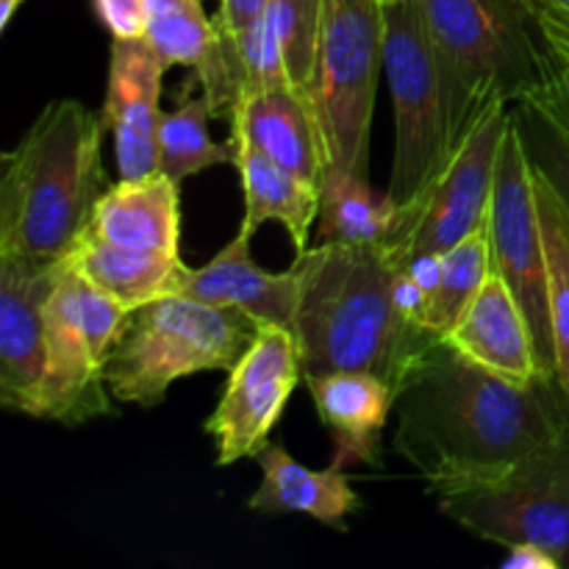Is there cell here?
Wrapping results in <instances>:
<instances>
[{
  "mask_svg": "<svg viewBox=\"0 0 569 569\" xmlns=\"http://www.w3.org/2000/svg\"><path fill=\"white\" fill-rule=\"evenodd\" d=\"M431 495L472 537L506 550L539 545L569 569V431L495 476Z\"/></svg>",
  "mask_w": 569,
  "mask_h": 569,
  "instance_id": "7",
  "label": "cell"
},
{
  "mask_svg": "<svg viewBox=\"0 0 569 569\" xmlns=\"http://www.w3.org/2000/svg\"><path fill=\"white\" fill-rule=\"evenodd\" d=\"M445 339L483 370L515 383L550 378L539 367L526 311L498 270H492L481 292L472 298V303Z\"/></svg>",
  "mask_w": 569,
  "mask_h": 569,
  "instance_id": "17",
  "label": "cell"
},
{
  "mask_svg": "<svg viewBox=\"0 0 569 569\" xmlns=\"http://www.w3.org/2000/svg\"><path fill=\"white\" fill-rule=\"evenodd\" d=\"M442 81L450 148L500 103L533 98L556 72L537 33L506 0H417Z\"/></svg>",
  "mask_w": 569,
  "mask_h": 569,
  "instance_id": "4",
  "label": "cell"
},
{
  "mask_svg": "<svg viewBox=\"0 0 569 569\" xmlns=\"http://www.w3.org/2000/svg\"><path fill=\"white\" fill-rule=\"evenodd\" d=\"M322 426L331 431L337 467L381 465V437L395 409V387L367 370H333L306 376Z\"/></svg>",
  "mask_w": 569,
  "mask_h": 569,
  "instance_id": "16",
  "label": "cell"
},
{
  "mask_svg": "<svg viewBox=\"0 0 569 569\" xmlns=\"http://www.w3.org/2000/svg\"><path fill=\"white\" fill-rule=\"evenodd\" d=\"M87 233L120 248L181 256V183L161 170L120 178L98 200Z\"/></svg>",
  "mask_w": 569,
  "mask_h": 569,
  "instance_id": "20",
  "label": "cell"
},
{
  "mask_svg": "<svg viewBox=\"0 0 569 569\" xmlns=\"http://www.w3.org/2000/svg\"><path fill=\"white\" fill-rule=\"evenodd\" d=\"M503 569H561V565L539 545H515L503 559Z\"/></svg>",
  "mask_w": 569,
  "mask_h": 569,
  "instance_id": "34",
  "label": "cell"
},
{
  "mask_svg": "<svg viewBox=\"0 0 569 569\" xmlns=\"http://www.w3.org/2000/svg\"><path fill=\"white\" fill-rule=\"evenodd\" d=\"M228 120H231V137L244 139L289 172L322 187L326 150L309 98L295 92L292 87L259 89L242 94L233 103Z\"/></svg>",
  "mask_w": 569,
  "mask_h": 569,
  "instance_id": "18",
  "label": "cell"
},
{
  "mask_svg": "<svg viewBox=\"0 0 569 569\" xmlns=\"http://www.w3.org/2000/svg\"><path fill=\"white\" fill-rule=\"evenodd\" d=\"M106 126L81 100H53L14 150L3 153L0 256L61 261L92 222L111 187L103 167Z\"/></svg>",
  "mask_w": 569,
  "mask_h": 569,
  "instance_id": "3",
  "label": "cell"
},
{
  "mask_svg": "<svg viewBox=\"0 0 569 569\" xmlns=\"http://www.w3.org/2000/svg\"><path fill=\"white\" fill-rule=\"evenodd\" d=\"M422 203H398L376 192L365 176H328L320 200V242L350 248H383L398 264L409 261V244L422 217Z\"/></svg>",
  "mask_w": 569,
  "mask_h": 569,
  "instance_id": "19",
  "label": "cell"
},
{
  "mask_svg": "<svg viewBox=\"0 0 569 569\" xmlns=\"http://www.w3.org/2000/svg\"><path fill=\"white\" fill-rule=\"evenodd\" d=\"M489 239H492L495 270L503 276L520 300L531 326L537 359L545 376L556 378L553 331H550V289L548 256H545L542 220H539L533 167L526 153L517 122L511 117L495 176L492 203H489Z\"/></svg>",
  "mask_w": 569,
  "mask_h": 569,
  "instance_id": "10",
  "label": "cell"
},
{
  "mask_svg": "<svg viewBox=\"0 0 569 569\" xmlns=\"http://www.w3.org/2000/svg\"><path fill=\"white\" fill-rule=\"evenodd\" d=\"M378 3H392V0H378Z\"/></svg>",
  "mask_w": 569,
  "mask_h": 569,
  "instance_id": "36",
  "label": "cell"
},
{
  "mask_svg": "<svg viewBox=\"0 0 569 569\" xmlns=\"http://www.w3.org/2000/svg\"><path fill=\"white\" fill-rule=\"evenodd\" d=\"M131 309L106 295L64 261L44 309L42 417L76 428L94 417H114L106 365Z\"/></svg>",
  "mask_w": 569,
  "mask_h": 569,
  "instance_id": "8",
  "label": "cell"
},
{
  "mask_svg": "<svg viewBox=\"0 0 569 569\" xmlns=\"http://www.w3.org/2000/svg\"><path fill=\"white\" fill-rule=\"evenodd\" d=\"M509 122L511 106H495L456 148L442 176L426 194L420 226L409 244V259L422 253H445L487 222Z\"/></svg>",
  "mask_w": 569,
  "mask_h": 569,
  "instance_id": "13",
  "label": "cell"
},
{
  "mask_svg": "<svg viewBox=\"0 0 569 569\" xmlns=\"http://www.w3.org/2000/svg\"><path fill=\"white\" fill-rule=\"evenodd\" d=\"M64 259L0 256V406L42 417L44 309Z\"/></svg>",
  "mask_w": 569,
  "mask_h": 569,
  "instance_id": "12",
  "label": "cell"
},
{
  "mask_svg": "<svg viewBox=\"0 0 569 569\" xmlns=\"http://www.w3.org/2000/svg\"><path fill=\"white\" fill-rule=\"evenodd\" d=\"M211 117L203 92L187 98L176 111H164L159 126V170L176 183L209 170L214 164H233L231 144H217L209 137Z\"/></svg>",
  "mask_w": 569,
  "mask_h": 569,
  "instance_id": "26",
  "label": "cell"
},
{
  "mask_svg": "<svg viewBox=\"0 0 569 569\" xmlns=\"http://www.w3.org/2000/svg\"><path fill=\"white\" fill-rule=\"evenodd\" d=\"M533 100L542 103L545 109H548L569 131V64L559 67V70L550 76V81L533 94Z\"/></svg>",
  "mask_w": 569,
  "mask_h": 569,
  "instance_id": "33",
  "label": "cell"
},
{
  "mask_svg": "<svg viewBox=\"0 0 569 569\" xmlns=\"http://www.w3.org/2000/svg\"><path fill=\"white\" fill-rule=\"evenodd\" d=\"M392 448L437 492L495 476L569 431V400L556 378L515 383L433 339L398 387Z\"/></svg>",
  "mask_w": 569,
  "mask_h": 569,
  "instance_id": "1",
  "label": "cell"
},
{
  "mask_svg": "<svg viewBox=\"0 0 569 569\" xmlns=\"http://www.w3.org/2000/svg\"><path fill=\"white\" fill-rule=\"evenodd\" d=\"M537 183L539 220H542L545 256H548L550 289V331H553L556 381L569 400V214L550 189V183L533 170Z\"/></svg>",
  "mask_w": 569,
  "mask_h": 569,
  "instance_id": "27",
  "label": "cell"
},
{
  "mask_svg": "<svg viewBox=\"0 0 569 569\" xmlns=\"http://www.w3.org/2000/svg\"><path fill=\"white\" fill-rule=\"evenodd\" d=\"M270 0H220V9L214 14L217 33H220V59H217L214 76L200 83V92L209 100V109L214 120L228 117L237 100V59L239 44L244 33L259 22Z\"/></svg>",
  "mask_w": 569,
  "mask_h": 569,
  "instance_id": "30",
  "label": "cell"
},
{
  "mask_svg": "<svg viewBox=\"0 0 569 569\" xmlns=\"http://www.w3.org/2000/svg\"><path fill=\"white\" fill-rule=\"evenodd\" d=\"M64 261L70 270H76L78 276L120 300L131 311L176 295V281L183 270L181 256L120 248L92 233H83L76 248L64 256Z\"/></svg>",
  "mask_w": 569,
  "mask_h": 569,
  "instance_id": "23",
  "label": "cell"
},
{
  "mask_svg": "<svg viewBox=\"0 0 569 569\" xmlns=\"http://www.w3.org/2000/svg\"><path fill=\"white\" fill-rule=\"evenodd\" d=\"M167 67L144 39H111L109 81L100 120L114 133L120 178H142L159 170L161 78Z\"/></svg>",
  "mask_w": 569,
  "mask_h": 569,
  "instance_id": "14",
  "label": "cell"
},
{
  "mask_svg": "<svg viewBox=\"0 0 569 569\" xmlns=\"http://www.w3.org/2000/svg\"><path fill=\"white\" fill-rule=\"evenodd\" d=\"M322 3L326 0H270L267 11L261 14L281 48L289 87L309 100L317 53H320Z\"/></svg>",
  "mask_w": 569,
  "mask_h": 569,
  "instance_id": "28",
  "label": "cell"
},
{
  "mask_svg": "<svg viewBox=\"0 0 569 569\" xmlns=\"http://www.w3.org/2000/svg\"><path fill=\"white\" fill-rule=\"evenodd\" d=\"M253 233L239 228L237 237L214 256L206 267L183 264L176 281V295L200 300V303L237 309L256 322H272L295 331L300 303V281L295 270L267 272L250 256Z\"/></svg>",
  "mask_w": 569,
  "mask_h": 569,
  "instance_id": "15",
  "label": "cell"
},
{
  "mask_svg": "<svg viewBox=\"0 0 569 569\" xmlns=\"http://www.w3.org/2000/svg\"><path fill=\"white\" fill-rule=\"evenodd\" d=\"M492 270V239H489V222H483L470 237L442 253L439 278L428 295L426 315H422L426 331H431L433 337H448Z\"/></svg>",
  "mask_w": 569,
  "mask_h": 569,
  "instance_id": "25",
  "label": "cell"
},
{
  "mask_svg": "<svg viewBox=\"0 0 569 569\" xmlns=\"http://www.w3.org/2000/svg\"><path fill=\"white\" fill-rule=\"evenodd\" d=\"M94 14L111 39H142L148 0H92Z\"/></svg>",
  "mask_w": 569,
  "mask_h": 569,
  "instance_id": "32",
  "label": "cell"
},
{
  "mask_svg": "<svg viewBox=\"0 0 569 569\" xmlns=\"http://www.w3.org/2000/svg\"><path fill=\"white\" fill-rule=\"evenodd\" d=\"M300 378L303 359L295 331L261 322L203 426L214 442L217 467L256 459L270 445L272 428L281 422Z\"/></svg>",
  "mask_w": 569,
  "mask_h": 569,
  "instance_id": "11",
  "label": "cell"
},
{
  "mask_svg": "<svg viewBox=\"0 0 569 569\" xmlns=\"http://www.w3.org/2000/svg\"><path fill=\"white\" fill-rule=\"evenodd\" d=\"M228 144L244 192V217L239 228L256 237L264 222H281L298 253H303L311 242V226L320 217L322 187L289 172L244 139L228 137Z\"/></svg>",
  "mask_w": 569,
  "mask_h": 569,
  "instance_id": "22",
  "label": "cell"
},
{
  "mask_svg": "<svg viewBox=\"0 0 569 569\" xmlns=\"http://www.w3.org/2000/svg\"><path fill=\"white\" fill-rule=\"evenodd\" d=\"M531 167L550 183L569 214V131L533 98L511 106Z\"/></svg>",
  "mask_w": 569,
  "mask_h": 569,
  "instance_id": "29",
  "label": "cell"
},
{
  "mask_svg": "<svg viewBox=\"0 0 569 569\" xmlns=\"http://www.w3.org/2000/svg\"><path fill=\"white\" fill-rule=\"evenodd\" d=\"M144 42L153 48L161 64L189 67L194 81L206 83L220 59V33L214 17L206 14L200 0H148Z\"/></svg>",
  "mask_w": 569,
  "mask_h": 569,
  "instance_id": "24",
  "label": "cell"
},
{
  "mask_svg": "<svg viewBox=\"0 0 569 569\" xmlns=\"http://www.w3.org/2000/svg\"><path fill=\"white\" fill-rule=\"evenodd\" d=\"M22 3H26V0H0V31L9 28L11 17H14V11L20 9Z\"/></svg>",
  "mask_w": 569,
  "mask_h": 569,
  "instance_id": "35",
  "label": "cell"
},
{
  "mask_svg": "<svg viewBox=\"0 0 569 569\" xmlns=\"http://www.w3.org/2000/svg\"><path fill=\"white\" fill-rule=\"evenodd\" d=\"M383 67V3L326 0L311 106L322 133L328 176H365L378 72Z\"/></svg>",
  "mask_w": 569,
  "mask_h": 569,
  "instance_id": "6",
  "label": "cell"
},
{
  "mask_svg": "<svg viewBox=\"0 0 569 569\" xmlns=\"http://www.w3.org/2000/svg\"><path fill=\"white\" fill-rule=\"evenodd\" d=\"M300 281L295 337L303 378L333 370H367L398 392L406 367L433 337L406 320L395 298L400 264L383 248L320 242L292 261Z\"/></svg>",
  "mask_w": 569,
  "mask_h": 569,
  "instance_id": "2",
  "label": "cell"
},
{
  "mask_svg": "<svg viewBox=\"0 0 569 569\" xmlns=\"http://www.w3.org/2000/svg\"><path fill=\"white\" fill-rule=\"evenodd\" d=\"M259 322L237 309L170 295L131 311L106 365V387L120 403H164L167 389L198 372H231Z\"/></svg>",
  "mask_w": 569,
  "mask_h": 569,
  "instance_id": "5",
  "label": "cell"
},
{
  "mask_svg": "<svg viewBox=\"0 0 569 569\" xmlns=\"http://www.w3.org/2000/svg\"><path fill=\"white\" fill-rule=\"evenodd\" d=\"M256 465L261 467V483L248 500L250 511L259 515H306L326 528L345 531V520L361 509V498L350 487L342 467L309 470L289 456L281 442H270Z\"/></svg>",
  "mask_w": 569,
  "mask_h": 569,
  "instance_id": "21",
  "label": "cell"
},
{
  "mask_svg": "<svg viewBox=\"0 0 569 569\" xmlns=\"http://www.w3.org/2000/svg\"><path fill=\"white\" fill-rule=\"evenodd\" d=\"M383 70L395 109V161L387 192L417 203L448 167V111L442 81L417 0L383 3Z\"/></svg>",
  "mask_w": 569,
  "mask_h": 569,
  "instance_id": "9",
  "label": "cell"
},
{
  "mask_svg": "<svg viewBox=\"0 0 569 569\" xmlns=\"http://www.w3.org/2000/svg\"><path fill=\"white\" fill-rule=\"evenodd\" d=\"M520 6L556 70L569 64V0H520Z\"/></svg>",
  "mask_w": 569,
  "mask_h": 569,
  "instance_id": "31",
  "label": "cell"
}]
</instances>
